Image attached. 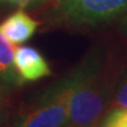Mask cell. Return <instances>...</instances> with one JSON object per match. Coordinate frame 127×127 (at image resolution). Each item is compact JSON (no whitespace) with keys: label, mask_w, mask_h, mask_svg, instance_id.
Listing matches in <instances>:
<instances>
[{"label":"cell","mask_w":127,"mask_h":127,"mask_svg":"<svg viewBox=\"0 0 127 127\" xmlns=\"http://www.w3.org/2000/svg\"><path fill=\"white\" fill-rule=\"evenodd\" d=\"M118 74L102 47H94L69 73V124L96 127L112 107Z\"/></svg>","instance_id":"1"},{"label":"cell","mask_w":127,"mask_h":127,"mask_svg":"<svg viewBox=\"0 0 127 127\" xmlns=\"http://www.w3.org/2000/svg\"><path fill=\"white\" fill-rule=\"evenodd\" d=\"M127 13V0H54L48 9L51 24L90 28L118 21Z\"/></svg>","instance_id":"2"},{"label":"cell","mask_w":127,"mask_h":127,"mask_svg":"<svg viewBox=\"0 0 127 127\" xmlns=\"http://www.w3.org/2000/svg\"><path fill=\"white\" fill-rule=\"evenodd\" d=\"M69 123V79L51 84L15 115L9 127H64Z\"/></svg>","instance_id":"3"},{"label":"cell","mask_w":127,"mask_h":127,"mask_svg":"<svg viewBox=\"0 0 127 127\" xmlns=\"http://www.w3.org/2000/svg\"><path fill=\"white\" fill-rule=\"evenodd\" d=\"M14 65L23 82L38 81L52 73L44 55L31 46H20L15 48Z\"/></svg>","instance_id":"4"},{"label":"cell","mask_w":127,"mask_h":127,"mask_svg":"<svg viewBox=\"0 0 127 127\" xmlns=\"http://www.w3.org/2000/svg\"><path fill=\"white\" fill-rule=\"evenodd\" d=\"M39 23L24 9H18L0 24V30L14 46L30 40L38 30Z\"/></svg>","instance_id":"5"},{"label":"cell","mask_w":127,"mask_h":127,"mask_svg":"<svg viewBox=\"0 0 127 127\" xmlns=\"http://www.w3.org/2000/svg\"><path fill=\"white\" fill-rule=\"evenodd\" d=\"M14 54L15 46L7 40L0 30V82L8 88H15L24 84L14 65Z\"/></svg>","instance_id":"6"},{"label":"cell","mask_w":127,"mask_h":127,"mask_svg":"<svg viewBox=\"0 0 127 127\" xmlns=\"http://www.w3.org/2000/svg\"><path fill=\"white\" fill-rule=\"evenodd\" d=\"M112 107L127 108V69L117 77Z\"/></svg>","instance_id":"7"},{"label":"cell","mask_w":127,"mask_h":127,"mask_svg":"<svg viewBox=\"0 0 127 127\" xmlns=\"http://www.w3.org/2000/svg\"><path fill=\"white\" fill-rule=\"evenodd\" d=\"M8 87L0 82V124H6L9 115V102H8Z\"/></svg>","instance_id":"8"},{"label":"cell","mask_w":127,"mask_h":127,"mask_svg":"<svg viewBox=\"0 0 127 127\" xmlns=\"http://www.w3.org/2000/svg\"><path fill=\"white\" fill-rule=\"evenodd\" d=\"M47 0H0V4L7 5L9 7H15L19 9L38 8L45 5Z\"/></svg>","instance_id":"9"},{"label":"cell","mask_w":127,"mask_h":127,"mask_svg":"<svg viewBox=\"0 0 127 127\" xmlns=\"http://www.w3.org/2000/svg\"><path fill=\"white\" fill-rule=\"evenodd\" d=\"M96 127H119L117 121H115V119H114L112 111H108L107 113L105 114L104 117L101 118V120L99 121Z\"/></svg>","instance_id":"10"},{"label":"cell","mask_w":127,"mask_h":127,"mask_svg":"<svg viewBox=\"0 0 127 127\" xmlns=\"http://www.w3.org/2000/svg\"><path fill=\"white\" fill-rule=\"evenodd\" d=\"M117 28H118V32L124 35L125 38H127V13L121 17V18L119 19L118 21H117Z\"/></svg>","instance_id":"11"},{"label":"cell","mask_w":127,"mask_h":127,"mask_svg":"<svg viewBox=\"0 0 127 127\" xmlns=\"http://www.w3.org/2000/svg\"><path fill=\"white\" fill-rule=\"evenodd\" d=\"M64 127H75V126H73L72 124H69V123H68V124H66V125H65Z\"/></svg>","instance_id":"12"},{"label":"cell","mask_w":127,"mask_h":127,"mask_svg":"<svg viewBox=\"0 0 127 127\" xmlns=\"http://www.w3.org/2000/svg\"><path fill=\"white\" fill-rule=\"evenodd\" d=\"M0 127H9V126H7L6 124H0Z\"/></svg>","instance_id":"13"}]
</instances>
